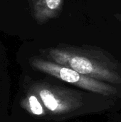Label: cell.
<instances>
[{
    "mask_svg": "<svg viewBox=\"0 0 121 122\" xmlns=\"http://www.w3.org/2000/svg\"><path fill=\"white\" fill-rule=\"evenodd\" d=\"M93 94L29 69L20 75L11 122H66L93 111Z\"/></svg>",
    "mask_w": 121,
    "mask_h": 122,
    "instance_id": "cell-1",
    "label": "cell"
},
{
    "mask_svg": "<svg viewBox=\"0 0 121 122\" xmlns=\"http://www.w3.org/2000/svg\"><path fill=\"white\" fill-rule=\"evenodd\" d=\"M27 69L41 73L81 89L106 97L116 96L117 89L110 84L80 74L70 68L48 61L39 55L27 60Z\"/></svg>",
    "mask_w": 121,
    "mask_h": 122,
    "instance_id": "cell-3",
    "label": "cell"
},
{
    "mask_svg": "<svg viewBox=\"0 0 121 122\" xmlns=\"http://www.w3.org/2000/svg\"><path fill=\"white\" fill-rule=\"evenodd\" d=\"M44 59L80 74L110 84H121V70L118 61L110 57L103 51L89 47L66 44L39 50Z\"/></svg>",
    "mask_w": 121,
    "mask_h": 122,
    "instance_id": "cell-2",
    "label": "cell"
},
{
    "mask_svg": "<svg viewBox=\"0 0 121 122\" xmlns=\"http://www.w3.org/2000/svg\"><path fill=\"white\" fill-rule=\"evenodd\" d=\"M115 16H116V18L118 20V21H120L121 22V14H116L115 15Z\"/></svg>",
    "mask_w": 121,
    "mask_h": 122,
    "instance_id": "cell-6",
    "label": "cell"
},
{
    "mask_svg": "<svg viewBox=\"0 0 121 122\" xmlns=\"http://www.w3.org/2000/svg\"><path fill=\"white\" fill-rule=\"evenodd\" d=\"M29 5L33 19L42 25L60 16L64 0H29Z\"/></svg>",
    "mask_w": 121,
    "mask_h": 122,
    "instance_id": "cell-4",
    "label": "cell"
},
{
    "mask_svg": "<svg viewBox=\"0 0 121 122\" xmlns=\"http://www.w3.org/2000/svg\"><path fill=\"white\" fill-rule=\"evenodd\" d=\"M11 79L6 66L0 64V122H10Z\"/></svg>",
    "mask_w": 121,
    "mask_h": 122,
    "instance_id": "cell-5",
    "label": "cell"
}]
</instances>
